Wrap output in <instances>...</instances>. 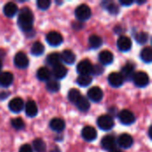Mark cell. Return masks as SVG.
Masks as SVG:
<instances>
[{
    "label": "cell",
    "instance_id": "f35d334b",
    "mask_svg": "<svg viewBox=\"0 0 152 152\" xmlns=\"http://www.w3.org/2000/svg\"><path fill=\"white\" fill-rule=\"evenodd\" d=\"M19 152H33V149L31 148L30 145H28V144H24V145H22V146L20 148Z\"/></svg>",
    "mask_w": 152,
    "mask_h": 152
},
{
    "label": "cell",
    "instance_id": "52a82bcc",
    "mask_svg": "<svg viewBox=\"0 0 152 152\" xmlns=\"http://www.w3.org/2000/svg\"><path fill=\"white\" fill-rule=\"evenodd\" d=\"M46 42L52 46H59L63 42L62 36L56 31H51L46 35Z\"/></svg>",
    "mask_w": 152,
    "mask_h": 152
},
{
    "label": "cell",
    "instance_id": "277c9868",
    "mask_svg": "<svg viewBox=\"0 0 152 152\" xmlns=\"http://www.w3.org/2000/svg\"><path fill=\"white\" fill-rule=\"evenodd\" d=\"M133 81L134 85L138 87H145L150 83V77L149 75L146 72L143 71H138L135 72L133 77Z\"/></svg>",
    "mask_w": 152,
    "mask_h": 152
},
{
    "label": "cell",
    "instance_id": "9a60e30c",
    "mask_svg": "<svg viewBox=\"0 0 152 152\" xmlns=\"http://www.w3.org/2000/svg\"><path fill=\"white\" fill-rule=\"evenodd\" d=\"M108 81H109L110 85L111 86H113V87H119L124 83V79H123L121 74L118 73V72H112V73H110L109 75Z\"/></svg>",
    "mask_w": 152,
    "mask_h": 152
},
{
    "label": "cell",
    "instance_id": "4fadbf2b",
    "mask_svg": "<svg viewBox=\"0 0 152 152\" xmlns=\"http://www.w3.org/2000/svg\"><path fill=\"white\" fill-rule=\"evenodd\" d=\"M9 110L13 112V113H19L20 112L23 108H24V102L22 101L21 98L20 97H16V98H13L10 101L9 104Z\"/></svg>",
    "mask_w": 152,
    "mask_h": 152
},
{
    "label": "cell",
    "instance_id": "5bb4252c",
    "mask_svg": "<svg viewBox=\"0 0 152 152\" xmlns=\"http://www.w3.org/2000/svg\"><path fill=\"white\" fill-rule=\"evenodd\" d=\"M133 143H134V139L128 134H123L118 139V144L122 149H129L130 147H132Z\"/></svg>",
    "mask_w": 152,
    "mask_h": 152
},
{
    "label": "cell",
    "instance_id": "836d02e7",
    "mask_svg": "<svg viewBox=\"0 0 152 152\" xmlns=\"http://www.w3.org/2000/svg\"><path fill=\"white\" fill-rule=\"evenodd\" d=\"M149 39V35L146 32H139L138 34H136L135 36V40L137 41V43H139L140 45H143L146 44L148 42Z\"/></svg>",
    "mask_w": 152,
    "mask_h": 152
},
{
    "label": "cell",
    "instance_id": "9c48e42d",
    "mask_svg": "<svg viewBox=\"0 0 152 152\" xmlns=\"http://www.w3.org/2000/svg\"><path fill=\"white\" fill-rule=\"evenodd\" d=\"M87 97L89 100L94 102H99L103 98V92L102 90L98 86L91 87L87 92Z\"/></svg>",
    "mask_w": 152,
    "mask_h": 152
},
{
    "label": "cell",
    "instance_id": "f546056e",
    "mask_svg": "<svg viewBox=\"0 0 152 152\" xmlns=\"http://www.w3.org/2000/svg\"><path fill=\"white\" fill-rule=\"evenodd\" d=\"M33 148L36 151V152H45L46 144L42 139L37 138L33 141Z\"/></svg>",
    "mask_w": 152,
    "mask_h": 152
},
{
    "label": "cell",
    "instance_id": "74e56055",
    "mask_svg": "<svg viewBox=\"0 0 152 152\" xmlns=\"http://www.w3.org/2000/svg\"><path fill=\"white\" fill-rule=\"evenodd\" d=\"M103 72V68L102 65H95L93 66V71L92 74L94 75H101Z\"/></svg>",
    "mask_w": 152,
    "mask_h": 152
},
{
    "label": "cell",
    "instance_id": "ba28073f",
    "mask_svg": "<svg viewBox=\"0 0 152 152\" xmlns=\"http://www.w3.org/2000/svg\"><path fill=\"white\" fill-rule=\"evenodd\" d=\"M13 61L15 66L19 69H26L29 63L28 56L22 52H19L15 54Z\"/></svg>",
    "mask_w": 152,
    "mask_h": 152
},
{
    "label": "cell",
    "instance_id": "ac0fdd59",
    "mask_svg": "<svg viewBox=\"0 0 152 152\" xmlns=\"http://www.w3.org/2000/svg\"><path fill=\"white\" fill-rule=\"evenodd\" d=\"M52 73H53V76L56 79H62V78H64L66 77V75L68 73V70H67L66 67L61 63V64H58V65L53 67Z\"/></svg>",
    "mask_w": 152,
    "mask_h": 152
},
{
    "label": "cell",
    "instance_id": "3957f363",
    "mask_svg": "<svg viewBox=\"0 0 152 152\" xmlns=\"http://www.w3.org/2000/svg\"><path fill=\"white\" fill-rule=\"evenodd\" d=\"M98 126L103 131H110L114 127V120L110 115H102L97 120Z\"/></svg>",
    "mask_w": 152,
    "mask_h": 152
},
{
    "label": "cell",
    "instance_id": "4dcf8cb0",
    "mask_svg": "<svg viewBox=\"0 0 152 152\" xmlns=\"http://www.w3.org/2000/svg\"><path fill=\"white\" fill-rule=\"evenodd\" d=\"M60 84L57 80L55 79H49L46 83V89L51 92V93H56L60 90Z\"/></svg>",
    "mask_w": 152,
    "mask_h": 152
},
{
    "label": "cell",
    "instance_id": "30bf717a",
    "mask_svg": "<svg viewBox=\"0 0 152 152\" xmlns=\"http://www.w3.org/2000/svg\"><path fill=\"white\" fill-rule=\"evenodd\" d=\"M83 139L86 142H93L97 138V132L93 126H85L81 132Z\"/></svg>",
    "mask_w": 152,
    "mask_h": 152
},
{
    "label": "cell",
    "instance_id": "7bdbcfd3",
    "mask_svg": "<svg viewBox=\"0 0 152 152\" xmlns=\"http://www.w3.org/2000/svg\"><path fill=\"white\" fill-rule=\"evenodd\" d=\"M51 152H61V151H60V150H59V149H58V148L56 147V148H55L54 150H53V151H52Z\"/></svg>",
    "mask_w": 152,
    "mask_h": 152
},
{
    "label": "cell",
    "instance_id": "ffe728a7",
    "mask_svg": "<svg viewBox=\"0 0 152 152\" xmlns=\"http://www.w3.org/2000/svg\"><path fill=\"white\" fill-rule=\"evenodd\" d=\"M37 111H38L37 106L34 101L29 100L28 102H27V103L25 104V112L28 117H29V118L36 117L37 114Z\"/></svg>",
    "mask_w": 152,
    "mask_h": 152
},
{
    "label": "cell",
    "instance_id": "44dd1931",
    "mask_svg": "<svg viewBox=\"0 0 152 152\" xmlns=\"http://www.w3.org/2000/svg\"><path fill=\"white\" fill-rule=\"evenodd\" d=\"M3 11L6 17H13L14 15H16V13L18 12V6L15 3L9 2L4 4Z\"/></svg>",
    "mask_w": 152,
    "mask_h": 152
},
{
    "label": "cell",
    "instance_id": "83f0119b",
    "mask_svg": "<svg viewBox=\"0 0 152 152\" xmlns=\"http://www.w3.org/2000/svg\"><path fill=\"white\" fill-rule=\"evenodd\" d=\"M141 59L145 63H151L152 61V50L150 46L143 48L141 52Z\"/></svg>",
    "mask_w": 152,
    "mask_h": 152
},
{
    "label": "cell",
    "instance_id": "b9f144b4",
    "mask_svg": "<svg viewBox=\"0 0 152 152\" xmlns=\"http://www.w3.org/2000/svg\"><path fill=\"white\" fill-rule=\"evenodd\" d=\"M110 152H122V151H121L120 150H118V149H116V148H115V149H113L112 151H110Z\"/></svg>",
    "mask_w": 152,
    "mask_h": 152
},
{
    "label": "cell",
    "instance_id": "484cf974",
    "mask_svg": "<svg viewBox=\"0 0 152 152\" xmlns=\"http://www.w3.org/2000/svg\"><path fill=\"white\" fill-rule=\"evenodd\" d=\"M76 105L77 107V109L83 112H86L89 110L90 109V102H89V100L84 96H81L79 98V100L76 102Z\"/></svg>",
    "mask_w": 152,
    "mask_h": 152
},
{
    "label": "cell",
    "instance_id": "e575fe53",
    "mask_svg": "<svg viewBox=\"0 0 152 152\" xmlns=\"http://www.w3.org/2000/svg\"><path fill=\"white\" fill-rule=\"evenodd\" d=\"M12 126L17 130H20L25 126V124L21 118H15L12 120Z\"/></svg>",
    "mask_w": 152,
    "mask_h": 152
},
{
    "label": "cell",
    "instance_id": "ab89813d",
    "mask_svg": "<svg viewBox=\"0 0 152 152\" xmlns=\"http://www.w3.org/2000/svg\"><path fill=\"white\" fill-rule=\"evenodd\" d=\"M9 96L8 92H1L0 93V100H5Z\"/></svg>",
    "mask_w": 152,
    "mask_h": 152
},
{
    "label": "cell",
    "instance_id": "8d00e7d4",
    "mask_svg": "<svg viewBox=\"0 0 152 152\" xmlns=\"http://www.w3.org/2000/svg\"><path fill=\"white\" fill-rule=\"evenodd\" d=\"M105 8L112 14H117L119 11L118 6L114 3H107V6H105Z\"/></svg>",
    "mask_w": 152,
    "mask_h": 152
},
{
    "label": "cell",
    "instance_id": "d4e9b609",
    "mask_svg": "<svg viewBox=\"0 0 152 152\" xmlns=\"http://www.w3.org/2000/svg\"><path fill=\"white\" fill-rule=\"evenodd\" d=\"M37 77L41 81H48L51 77V71L45 67H41L37 71Z\"/></svg>",
    "mask_w": 152,
    "mask_h": 152
},
{
    "label": "cell",
    "instance_id": "8992f818",
    "mask_svg": "<svg viewBox=\"0 0 152 152\" xmlns=\"http://www.w3.org/2000/svg\"><path fill=\"white\" fill-rule=\"evenodd\" d=\"M118 118H119L120 122L126 126H130V125L134 124L135 121V117H134V113L128 110H121L118 114Z\"/></svg>",
    "mask_w": 152,
    "mask_h": 152
},
{
    "label": "cell",
    "instance_id": "5b68a950",
    "mask_svg": "<svg viewBox=\"0 0 152 152\" xmlns=\"http://www.w3.org/2000/svg\"><path fill=\"white\" fill-rule=\"evenodd\" d=\"M77 70L79 73V75H86V76H90L93 71V64L89 60H82L81 61L78 62L77 66Z\"/></svg>",
    "mask_w": 152,
    "mask_h": 152
},
{
    "label": "cell",
    "instance_id": "ee69618b",
    "mask_svg": "<svg viewBox=\"0 0 152 152\" xmlns=\"http://www.w3.org/2000/svg\"><path fill=\"white\" fill-rule=\"evenodd\" d=\"M1 69H2V61L0 60V71H1Z\"/></svg>",
    "mask_w": 152,
    "mask_h": 152
},
{
    "label": "cell",
    "instance_id": "d590c367",
    "mask_svg": "<svg viewBox=\"0 0 152 152\" xmlns=\"http://www.w3.org/2000/svg\"><path fill=\"white\" fill-rule=\"evenodd\" d=\"M37 5L40 10H47L51 5L50 0H38L37 2Z\"/></svg>",
    "mask_w": 152,
    "mask_h": 152
},
{
    "label": "cell",
    "instance_id": "7c38bea8",
    "mask_svg": "<svg viewBox=\"0 0 152 152\" xmlns=\"http://www.w3.org/2000/svg\"><path fill=\"white\" fill-rule=\"evenodd\" d=\"M134 71H135V67H134V65L133 63H127L126 66H124V67L122 68L120 74H121V76H122L124 81H125V80L129 81V80L133 79V77H134V73H135Z\"/></svg>",
    "mask_w": 152,
    "mask_h": 152
},
{
    "label": "cell",
    "instance_id": "2e32d148",
    "mask_svg": "<svg viewBox=\"0 0 152 152\" xmlns=\"http://www.w3.org/2000/svg\"><path fill=\"white\" fill-rule=\"evenodd\" d=\"M116 143H117L116 138L112 135H107V136L103 137L101 142L102 147L104 150L110 151L116 148Z\"/></svg>",
    "mask_w": 152,
    "mask_h": 152
},
{
    "label": "cell",
    "instance_id": "f1b7e54d",
    "mask_svg": "<svg viewBox=\"0 0 152 152\" xmlns=\"http://www.w3.org/2000/svg\"><path fill=\"white\" fill-rule=\"evenodd\" d=\"M88 41H89L90 47L93 48V49L100 48L102 46V37H100L97 35H92L89 37V40Z\"/></svg>",
    "mask_w": 152,
    "mask_h": 152
},
{
    "label": "cell",
    "instance_id": "d6a6232c",
    "mask_svg": "<svg viewBox=\"0 0 152 152\" xmlns=\"http://www.w3.org/2000/svg\"><path fill=\"white\" fill-rule=\"evenodd\" d=\"M81 96H82V95H81L80 92H79L77 89H75V88L70 89V90L69 91V94H68V98H69V102H72V103H75V104H76V102L79 100V98H80Z\"/></svg>",
    "mask_w": 152,
    "mask_h": 152
},
{
    "label": "cell",
    "instance_id": "1f68e13d",
    "mask_svg": "<svg viewBox=\"0 0 152 152\" xmlns=\"http://www.w3.org/2000/svg\"><path fill=\"white\" fill-rule=\"evenodd\" d=\"M93 79L90 76H86V75H79L78 77L77 78V83L78 86L86 87L88 86L92 83Z\"/></svg>",
    "mask_w": 152,
    "mask_h": 152
},
{
    "label": "cell",
    "instance_id": "60d3db41",
    "mask_svg": "<svg viewBox=\"0 0 152 152\" xmlns=\"http://www.w3.org/2000/svg\"><path fill=\"white\" fill-rule=\"evenodd\" d=\"M119 3H120V4H121L122 5H126V6H128V5H131V4H132L134 3V2L130 0V1H120Z\"/></svg>",
    "mask_w": 152,
    "mask_h": 152
},
{
    "label": "cell",
    "instance_id": "cb8c5ba5",
    "mask_svg": "<svg viewBox=\"0 0 152 152\" xmlns=\"http://www.w3.org/2000/svg\"><path fill=\"white\" fill-rule=\"evenodd\" d=\"M46 62L51 65L52 67H54L58 64H61V54L58 53H50L47 58H46Z\"/></svg>",
    "mask_w": 152,
    "mask_h": 152
},
{
    "label": "cell",
    "instance_id": "603a6c76",
    "mask_svg": "<svg viewBox=\"0 0 152 152\" xmlns=\"http://www.w3.org/2000/svg\"><path fill=\"white\" fill-rule=\"evenodd\" d=\"M61 61L69 65H72L76 61V55L70 50H64L61 54Z\"/></svg>",
    "mask_w": 152,
    "mask_h": 152
},
{
    "label": "cell",
    "instance_id": "4316f807",
    "mask_svg": "<svg viewBox=\"0 0 152 152\" xmlns=\"http://www.w3.org/2000/svg\"><path fill=\"white\" fill-rule=\"evenodd\" d=\"M45 52V46L41 42H35L30 49V53L31 54H33L34 56H40L44 53Z\"/></svg>",
    "mask_w": 152,
    "mask_h": 152
},
{
    "label": "cell",
    "instance_id": "d6986e66",
    "mask_svg": "<svg viewBox=\"0 0 152 152\" xmlns=\"http://www.w3.org/2000/svg\"><path fill=\"white\" fill-rule=\"evenodd\" d=\"M13 82V75L9 71H4L0 73V86L4 87L10 86Z\"/></svg>",
    "mask_w": 152,
    "mask_h": 152
},
{
    "label": "cell",
    "instance_id": "8fae6325",
    "mask_svg": "<svg viewBox=\"0 0 152 152\" xmlns=\"http://www.w3.org/2000/svg\"><path fill=\"white\" fill-rule=\"evenodd\" d=\"M118 48L122 52H128L132 48V40L126 36H120L117 41Z\"/></svg>",
    "mask_w": 152,
    "mask_h": 152
},
{
    "label": "cell",
    "instance_id": "7a4b0ae2",
    "mask_svg": "<svg viewBox=\"0 0 152 152\" xmlns=\"http://www.w3.org/2000/svg\"><path fill=\"white\" fill-rule=\"evenodd\" d=\"M91 15H92L91 8L86 4H82L78 5L75 10V16L79 20V22L87 20L88 19H90Z\"/></svg>",
    "mask_w": 152,
    "mask_h": 152
},
{
    "label": "cell",
    "instance_id": "6da1fadb",
    "mask_svg": "<svg viewBox=\"0 0 152 152\" xmlns=\"http://www.w3.org/2000/svg\"><path fill=\"white\" fill-rule=\"evenodd\" d=\"M34 15L28 7H23L18 14V26L25 32H29L33 29Z\"/></svg>",
    "mask_w": 152,
    "mask_h": 152
},
{
    "label": "cell",
    "instance_id": "e0dca14e",
    "mask_svg": "<svg viewBox=\"0 0 152 152\" xmlns=\"http://www.w3.org/2000/svg\"><path fill=\"white\" fill-rule=\"evenodd\" d=\"M99 61L102 65H110L114 61V55L111 52L104 50L99 54Z\"/></svg>",
    "mask_w": 152,
    "mask_h": 152
},
{
    "label": "cell",
    "instance_id": "7402d4cb",
    "mask_svg": "<svg viewBox=\"0 0 152 152\" xmlns=\"http://www.w3.org/2000/svg\"><path fill=\"white\" fill-rule=\"evenodd\" d=\"M50 127L54 132L60 133L64 130L65 128V122L59 118H54L50 121Z\"/></svg>",
    "mask_w": 152,
    "mask_h": 152
}]
</instances>
